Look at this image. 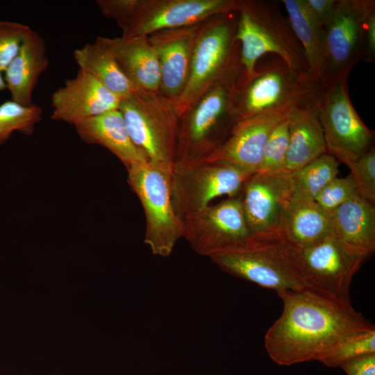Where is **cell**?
I'll use <instances>...</instances> for the list:
<instances>
[{"label": "cell", "instance_id": "obj_3", "mask_svg": "<svg viewBox=\"0 0 375 375\" xmlns=\"http://www.w3.org/2000/svg\"><path fill=\"white\" fill-rule=\"evenodd\" d=\"M238 13L236 39L245 78L253 75L258 60L267 53L275 54L300 74L311 75L303 48L277 1L240 0Z\"/></svg>", "mask_w": 375, "mask_h": 375}, {"label": "cell", "instance_id": "obj_28", "mask_svg": "<svg viewBox=\"0 0 375 375\" xmlns=\"http://www.w3.org/2000/svg\"><path fill=\"white\" fill-rule=\"evenodd\" d=\"M42 108L35 104L28 106L12 100L0 105V146L4 144L15 131L31 135L35 125L41 121Z\"/></svg>", "mask_w": 375, "mask_h": 375}, {"label": "cell", "instance_id": "obj_14", "mask_svg": "<svg viewBox=\"0 0 375 375\" xmlns=\"http://www.w3.org/2000/svg\"><path fill=\"white\" fill-rule=\"evenodd\" d=\"M183 222V238L197 253L209 258L253 235L244 217L241 194L210 204L188 216Z\"/></svg>", "mask_w": 375, "mask_h": 375}, {"label": "cell", "instance_id": "obj_7", "mask_svg": "<svg viewBox=\"0 0 375 375\" xmlns=\"http://www.w3.org/2000/svg\"><path fill=\"white\" fill-rule=\"evenodd\" d=\"M210 258L224 272L274 290L277 294L304 289L295 274L290 249L280 232L253 235Z\"/></svg>", "mask_w": 375, "mask_h": 375}, {"label": "cell", "instance_id": "obj_35", "mask_svg": "<svg viewBox=\"0 0 375 375\" xmlns=\"http://www.w3.org/2000/svg\"><path fill=\"white\" fill-rule=\"evenodd\" d=\"M312 15L323 26L331 17L336 0H304Z\"/></svg>", "mask_w": 375, "mask_h": 375}, {"label": "cell", "instance_id": "obj_18", "mask_svg": "<svg viewBox=\"0 0 375 375\" xmlns=\"http://www.w3.org/2000/svg\"><path fill=\"white\" fill-rule=\"evenodd\" d=\"M287 117L268 112L238 122L221 147L207 159L230 165L252 175L260 167L269 133Z\"/></svg>", "mask_w": 375, "mask_h": 375}, {"label": "cell", "instance_id": "obj_2", "mask_svg": "<svg viewBox=\"0 0 375 375\" xmlns=\"http://www.w3.org/2000/svg\"><path fill=\"white\" fill-rule=\"evenodd\" d=\"M241 63L215 80L178 118L175 161L207 159L238 122V80Z\"/></svg>", "mask_w": 375, "mask_h": 375}, {"label": "cell", "instance_id": "obj_13", "mask_svg": "<svg viewBox=\"0 0 375 375\" xmlns=\"http://www.w3.org/2000/svg\"><path fill=\"white\" fill-rule=\"evenodd\" d=\"M347 79L322 87L319 117L327 153L346 165L374 147V133L362 121L349 96Z\"/></svg>", "mask_w": 375, "mask_h": 375}, {"label": "cell", "instance_id": "obj_32", "mask_svg": "<svg viewBox=\"0 0 375 375\" xmlns=\"http://www.w3.org/2000/svg\"><path fill=\"white\" fill-rule=\"evenodd\" d=\"M351 170L359 194L375 203V148L374 146L356 160L347 165Z\"/></svg>", "mask_w": 375, "mask_h": 375}, {"label": "cell", "instance_id": "obj_25", "mask_svg": "<svg viewBox=\"0 0 375 375\" xmlns=\"http://www.w3.org/2000/svg\"><path fill=\"white\" fill-rule=\"evenodd\" d=\"M74 58L79 69L92 76L121 99L135 92L112 56L97 38L94 42L76 49Z\"/></svg>", "mask_w": 375, "mask_h": 375}, {"label": "cell", "instance_id": "obj_31", "mask_svg": "<svg viewBox=\"0 0 375 375\" xmlns=\"http://www.w3.org/2000/svg\"><path fill=\"white\" fill-rule=\"evenodd\" d=\"M360 195L356 182L350 174L344 178L338 176L331 181L315 199L323 209L331 212L345 202Z\"/></svg>", "mask_w": 375, "mask_h": 375}, {"label": "cell", "instance_id": "obj_27", "mask_svg": "<svg viewBox=\"0 0 375 375\" xmlns=\"http://www.w3.org/2000/svg\"><path fill=\"white\" fill-rule=\"evenodd\" d=\"M339 162L324 153L292 174V201H315L322 190L339 174Z\"/></svg>", "mask_w": 375, "mask_h": 375}, {"label": "cell", "instance_id": "obj_37", "mask_svg": "<svg viewBox=\"0 0 375 375\" xmlns=\"http://www.w3.org/2000/svg\"><path fill=\"white\" fill-rule=\"evenodd\" d=\"M6 88H7L6 83L0 72V91L5 90Z\"/></svg>", "mask_w": 375, "mask_h": 375}, {"label": "cell", "instance_id": "obj_19", "mask_svg": "<svg viewBox=\"0 0 375 375\" xmlns=\"http://www.w3.org/2000/svg\"><path fill=\"white\" fill-rule=\"evenodd\" d=\"M97 38L110 53L135 90L158 93L159 64L149 36Z\"/></svg>", "mask_w": 375, "mask_h": 375}, {"label": "cell", "instance_id": "obj_12", "mask_svg": "<svg viewBox=\"0 0 375 375\" xmlns=\"http://www.w3.org/2000/svg\"><path fill=\"white\" fill-rule=\"evenodd\" d=\"M250 176L233 166L210 159L174 162L170 183L176 215L183 221L210 205L216 197L240 195Z\"/></svg>", "mask_w": 375, "mask_h": 375}, {"label": "cell", "instance_id": "obj_1", "mask_svg": "<svg viewBox=\"0 0 375 375\" xmlns=\"http://www.w3.org/2000/svg\"><path fill=\"white\" fill-rule=\"evenodd\" d=\"M277 295L281 316L265 335V347L280 365L319 360L350 336L374 328L351 306L303 289Z\"/></svg>", "mask_w": 375, "mask_h": 375}, {"label": "cell", "instance_id": "obj_30", "mask_svg": "<svg viewBox=\"0 0 375 375\" xmlns=\"http://www.w3.org/2000/svg\"><path fill=\"white\" fill-rule=\"evenodd\" d=\"M289 123L285 117L272 130L265 145L262 161L258 172L284 171L289 145Z\"/></svg>", "mask_w": 375, "mask_h": 375}, {"label": "cell", "instance_id": "obj_9", "mask_svg": "<svg viewBox=\"0 0 375 375\" xmlns=\"http://www.w3.org/2000/svg\"><path fill=\"white\" fill-rule=\"evenodd\" d=\"M126 169L128 183L145 214L144 243L153 254L168 257L184 230L172 202L171 172L149 161L133 163Z\"/></svg>", "mask_w": 375, "mask_h": 375}, {"label": "cell", "instance_id": "obj_8", "mask_svg": "<svg viewBox=\"0 0 375 375\" xmlns=\"http://www.w3.org/2000/svg\"><path fill=\"white\" fill-rule=\"evenodd\" d=\"M289 249L295 274L304 289L351 303L353 277L367 256L347 247L333 233L311 245Z\"/></svg>", "mask_w": 375, "mask_h": 375}, {"label": "cell", "instance_id": "obj_5", "mask_svg": "<svg viewBox=\"0 0 375 375\" xmlns=\"http://www.w3.org/2000/svg\"><path fill=\"white\" fill-rule=\"evenodd\" d=\"M101 14L113 19L122 37L149 36L199 24L224 12L238 11L240 0H97Z\"/></svg>", "mask_w": 375, "mask_h": 375}, {"label": "cell", "instance_id": "obj_21", "mask_svg": "<svg viewBox=\"0 0 375 375\" xmlns=\"http://www.w3.org/2000/svg\"><path fill=\"white\" fill-rule=\"evenodd\" d=\"M48 65L45 42L38 32L30 28L18 53L4 72L11 100L25 106L33 104V90Z\"/></svg>", "mask_w": 375, "mask_h": 375}, {"label": "cell", "instance_id": "obj_11", "mask_svg": "<svg viewBox=\"0 0 375 375\" xmlns=\"http://www.w3.org/2000/svg\"><path fill=\"white\" fill-rule=\"evenodd\" d=\"M374 0H336L333 15L324 26V56L320 84L347 79L360 62H366V30Z\"/></svg>", "mask_w": 375, "mask_h": 375}, {"label": "cell", "instance_id": "obj_26", "mask_svg": "<svg viewBox=\"0 0 375 375\" xmlns=\"http://www.w3.org/2000/svg\"><path fill=\"white\" fill-rule=\"evenodd\" d=\"M292 29L304 51L309 72L320 83L324 56V26L312 15L304 0H283Z\"/></svg>", "mask_w": 375, "mask_h": 375}, {"label": "cell", "instance_id": "obj_17", "mask_svg": "<svg viewBox=\"0 0 375 375\" xmlns=\"http://www.w3.org/2000/svg\"><path fill=\"white\" fill-rule=\"evenodd\" d=\"M199 24L162 30L149 35L159 64L158 94L172 103L181 96L185 87Z\"/></svg>", "mask_w": 375, "mask_h": 375}, {"label": "cell", "instance_id": "obj_20", "mask_svg": "<svg viewBox=\"0 0 375 375\" xmlns=\"http://www.w3.org/2000/svg\"><path fill=\"white\" fill-rule=\"evenodd\" d=\"M74 126L85 142L106 148L126 168L133 163L149 161L144 153L131 140L119 109L81 121Z\"/></svg>", "mask_w": 375, "mask_h": 375}, {"label": "cell", "instance_id": "obj_15", "mask_svg": "<svg viewBox=\"0 0 375 375\" xmlns=\"http://www.w3.org/2000/svg\"><path fill=\"white\" fill-rule=\"evenodd\" d=\"M292 174L258 172L245 181L242 203L252 235L280 232L284 212L292 201Z\"/></svg>", "mask_w": 375, "mask_h": 375}, {"label": "cell", "instance_id": "obj_16", "mask_svg": "<svg viewBox=\"0 0 375 375\" xmlns=\"http://www.w3.org/2000/svg\"><path fill=\"white\" fill-rule=\"evenodd\" d=\"M121 99L90 74L78 70L51 95V118L74 125L106 112L118 109Z\"/></svg>", "mask_w": 375, "mask_h": 375}, {"label": "cell", "instance_id": "obj_36", "mask_svg": "<svg viewBox=\"0 0 375 375\" xmlns=\"http://www.w3.org/2000/svg\"><path fill=\"white\" fill-rule=\"evenodd\" d=\"M367 59L372 63L375 60V11L369 16L366 30Z\"/></svg>", "mask_w": 375, "mask_h": 375}, {"label": "cell", "instance_id": "obj_23", "mask_svg": "<svg viewBox=\"0 0 375 375\" xmlns=\"http://www.w3.org/2000/svg\"><path fill=\"white\" fill-rule=\"evenodd\" d=\"M287 118L290 138L284 171L294 172L326 153L327 149L318 105L293 111Z\"/></svg>", "mask_w": 375, "mask_h": 375}, {"label": "cell", "instance_id": "obj_34", "mask_svg": "<svg viewBox=\"0 0 375 375\" xmlns=\"http://www.w3.org/2000/svg\"><path fill=\"white\" fill-rule=\"evenodd\" d=\"M340 367L347 375H375V353L347 361Z\"/></svg>", "mask_w": 375, "mask_h": 375}, {"label": "cell", "instance_id": "obj_6", "mask_svg": "<svg viewBox=\"0 0 375 375\" xmlns=\"http://www.w3.org/2000/svg\"><path fill=\"white\" fill-rule=\"evenodd\" d=\"M238 11L221 12L199 24L185 87L172 103L178 117L215 80L241 63Z\"/></svg>", "mask_w": 375, "mask_h": 375}, {"label": "cell", "instance_id": "obj_10", "mask_svg": "<svg viewBox=\"0 0 375 375\" xmlns=\"http://www.w3.org/2000/svg\"><path fill=\"white\" fill-rule=\"evenodd\" d=\"M118 109L131 140L149 162L171 172L178 118L172 103L157 92L136 90L121 99Z\"/></svg>", "mask_w": 375, "mask_h": 375}, {"label": "cell", "instance_id": "obj_29", "mask_svg": "<svg viewBox=\"0 0 375 375\" xmlns=\"http://www.w3.org/2000/svg\"><path fill=\"white\" fill-rule=\"evenodd\" d=\"M375 353V328L357 333L345 339L318 361L330 367L361 356Z\"/></svg>", "mask_w": 375, "mask_h": 375}, {"label": "cell", "instance_id": "obj_24", "mask_svg": "<svg viewBox=\"0 0 375 375\" xmlns=\"http://www.w3.org/2000/svg\"><path fill=\"white\" fill-rule=\"evenodd\" d=\"M332 232L331 212L315 201H292L280 226V233L290 249L311 245Z\"/></svg>", "mask_w": 375, "mask_h": 375}, {"label": "cell", "instance_id": "obj_22", "mask_svg": "<svg viewBox=\"0 0 375 375\" xmlns=\"http://www.w3.org/2000/svg\"><path fill=\"white\" fill-rule=\"evenodd\" d=\"M332 233L351 249L369 256L375 250V208L360 195L331 212Z\"/></svg>", "mask_w": 375, "mask_h": 375}, {"label": "cell", "instance_id": "obj_33", "mask_svg": "<svg viewBox=\"0 0 375 375\" xmlns=\"http://www.w3.org/2000/svg\"><path fill=\"white\" fill-rule=\"evenodd\" d=\"M28 26L10 21H0V72H5L18 53L30 30Z\"/></svg>", "mask_w": 375, "mask_h": 375}, {"label": "cell", "instance_id": "obj_4", "mask_svg": "<svg viewBox=\"0 0 375 375\" xmlns=\"http://www.w3.org/2000/svg\"><path fill=\"white\" fill-rule=\"evenodd\" d=\"M242 68V67H241ZM322 85L311 75L292 70L278 56L267 60L252 76L240 72L236 112L238 122L253 116L290 112L319 104Z\"/></svg>", "mask_w": 375, "mask_h": 375}]
</instances>
